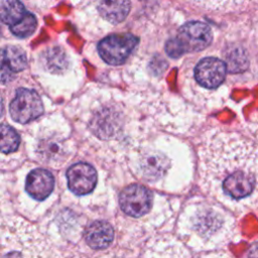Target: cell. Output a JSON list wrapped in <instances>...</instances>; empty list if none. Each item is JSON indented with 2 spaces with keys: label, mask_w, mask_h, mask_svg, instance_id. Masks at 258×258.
<instances>
[{
  "label": "cell",
  "mask_w": 258,
  "mask_h": 258,
  "mask_svg": "<svg viewBox=\"0 0 258 258\" xmlns=\"http://www.w3.org/2000/svg\"><path fill=\"white\" fill-rule=\"evenodd\" d=\"M102 17L111 23H120L126 19L131 9L130 0H101L98 6Z\"/></svg>",
  "instance_id": "obj_15"
},
{
  "label": "cell",
  "mask_w": 258,
  "mask_h": 258,
  "mask_svg": "<svg viewBox=\"0 0 258 258\" xmlns=\"http://www.w3.org/2000/svg\"><path fill=\"white\" fill-rule=\"evenodd\" d=\"M36 25L37 21L35 16L30 12H26L24 17L18 23L10 27V30L18 37H27L34 32Z\"/></svg>",
  "instance_id": "obj_20"
},
{
  "label": "cell",
  "mask_w": 258,
  "mask_h": 258,
  "mask_svg": "<svg viewBox=\"0 0 258 258\" xmlns=\"http://www.w3.org/2000/svg\"><path fill=\"white\" fill-rule=\"evenodd\" d=\"M152 200V194L147 187L134 183L122 189L119 195V206L127 216L140 218L149 212Z\"/></svg>",
  "instance_id": "obj_7"
},
{
  "label": "cell",
  "mask_w": 258,
  "mask_h": 258,
  "mask_svg": "<svg viewBox=\"0 0 258 258\" xmlns=\"http://www.w3.org/2000/svg\"><path fill=\"white\" fill-rule=\"evenodd\" d=\"M26 12L19 0H3L0 4V20L9 27L18 23Z\"/></svg>",
  "instance_id": "obj_17"
},
{
  "label": "cell",
  "mask_w": 258,
  "mask_h": 258,
  "mask_svg": "<svg viewBox=\"0 0 258 258\" xmlns=\"http://www.w3.org/2000/svg\"><path fill=\"white\" fill-rule=\"evenodd\" d=\"M0 258H61L56 248L31 223L0 214Z\"/></svg>",
  "instance_id": "obj_2"
},
{
  "label": "cell",
  "mask_w": 258,
  "mask_h": 258,
  "mask_svg": "<svg viewBox=\"0 0 258 258\" xmlns=\"http://www.w3.org/2000/svg\"><path fill=\"white\" fill-rule=\"evenodd\" d=\"M244 258H258V242L254 243L247 251Z\"/></svg>",
  "instance_id": "obj_24"
},
{
  "label": "cell",
  "mask_w": 258,
  "mask_h": 258,
  "mask_svg": "<svg viewBox=\"0 0 258 258\" xmlns=\"http://www.w3.org/2000/svg\"><path fill=\"white\" fill-rule=\"evenodd\" d=\"M192 231L200 238L208 241L221 237L225 226H229V219L220 210L212 207H202L194 215Z\"/></svg>",
  "instance_id": "obj_5"
},
{
  "label": "cell",
  "mask_w": 258,
  "mask_h": 258,
  "mask_svg": "<svg viewBox=\"0 0 258 258\" xmlns=\"http://www.w3.org/2000/svg\"><path fill=\"white\" fill-rule=\"evenodd\" d=\"M85 240L94 250L107 249L114 240V229L105 220L94 221L85 231Z\"/></svg>",
  "instance_id": "obj_13"
},
{
  "label": "cell",
  "mask_w": 258,
  "mask_h": 258,
  "mask_svg": "<svg viewBox=\"0 0 258 258\" xmlns=\"http://www.w3.org/2000/svg\"><path fill=\"white\" fill-rule=\"evenodd\" d=\"M246 56L239 48L232 50L228 54V61L226 63L227 70L231 73H240L244 71L247 67Z\"/></svg>",
  "instance_id": "obj_21"
},
{
  "label": "cell",
  "mask_w": 258,
  "mask_h": 258,
  "mask_svg": "<svg viewBox=\"0 0 258 258\" xmlns=\"http://www.w3.org/2000/svg\"><path fill=\"white\" fill-rule=\"evenodd\" d=\"M61 146L59 144V142H55V141H49L47 142L45 145H43V147L41 148V156L42 158L50 161V160H55V158H57L58 156L61 155Z\"/></svg>",
  "instance_id": "obj_22"
},
{
  "label": "cell",
  "mask_w": 258,
  "mask_h": 258,
  "mask_svg": "<svg viewBox=\"0 0 258 258\" xmlns=\"http://www.w3.org/2000/svg\"><path fill=\"white\" fill-rule=\"evenodd\" d=\"M176 38L181 43L184 52L200 51L206 48L213 40L211 27L201 21L184 23L178 30Z\"/></svg>",
  "instance_id": "obj_8"
},
{
  "label": "cell",
  "mask_w": 258,
  "mask_h": 258,
  "mask_svg": "<svg viewBox=\"0 0 258 258\" xmlns=\"http://www.w3.org/2000/svg\"><path fill=\"white\" fill-rule=\"evenodd\" d=\"M227 73L226 62L218 57H206L200 60L195 70L197 82L208 89H215L222 85Z\"/></svg>",
  "instance_id": "obj_10"
},
{
  "label": "cell",
  "mask_w": 258,
  "mask_h": 258,
  "mask_svg": "<svg viewBox=\"0 0 258 258\" xmlns=\"http://www.w3.org/2000/svg\"><path fill=\"white\" fill-rule=\"evenodd\" d=\"M165 51H166L167 55L172 57V58H178L183 53H185L181 43L179 42V40L176 37L170 38V39H168L166 41V43H165Z\"/></svg>",
  "instance_id": "obj_23"
},
{
  "label": "cell",
  "mask_w": 258,
  "mask_h": 258,
  "mask_svg": "<svg viewBox=\"0 0 258 258\" xmlns=\"http://www.w3.org/2000/svg\"><path fill=\"white\" fill-rule=\"evenodd\" d=\"M139 39L131 33L113 34L105 37L98 44V51L107 63L119 66L125 62L138 45Z\"/></svg>",
  "instance_id": "obj_4"
},
{
  "label": "cell",
  "mask_w": 258,
  "mask_h": 258,
  "mask_svg": "<svg viewBox=\"0 0 258 258\" xmlns=\"http://www.w3.org/2000/svg\"><path fill=\"white\" fill-rule=\"evenodd\" d=\"M203 187L227 205L249 207L258 200V146L236 133H217L199 150Z\"/></svg>",
  "instance_id": "obj_1"
},
{
  "label": "cell",
  "mask_w": 258,
  "mask_h": 258,
  "mask_svg": "<svg viewBox=\"0 0 258 258\" xmlns=\"http://www.w3.org/2000/svg\"><path fill=\"white\" fill-rule=\"evenodd\" d=\"M91 129L103 140L120 137L125 129V113L123 109L116 105L101 108L92 119Z\"/></svg>",
  "instance_id": "obj_3"
},
{
  "label": "cell",
  "mask_w": 258,
  "mask_h": 258,
  "mask_svg": "<svg viewBox=\"0 0 258 258\" xmlns=\"http://www.w3.org/2000/svg\"><path fill=\"white\" fill-rule=\"evenodd\" d=\"M27 67L25 52L13 45L0 48V83L11 82L15 75Z\"/></svg>",
  "instance_id": "obj_11"
},
{
  "label": "cell",
  "mask_w": 258,
  "mask_h": 258,
  "mask_svg": "<svg viewBox=\"0 0 258 258\" xmlns=\"http://www.w3.org/2000/svg\"><path fill=\"white\" fill-rule=\"evenodd\" d=\"M20 143L18 133L9 125H0V151L11 153L17 150Z\"/></svg>",
  "instance_id": "obj_19"
},
{
  "label": "cell",
  "mask_w": 258,
  "mask_h": 258,
  "mask_svg": "<svg viewBox=\"0 0 258 258\" xmlns=\"http://www.w3.org/2000/svg\"><path fill=\"white\" fill-rule=\"evenodd\" d=\"M9 110L14 121L26 124L42 114L43 106L40 97L35 91L21 88L16 91Z\"/></svg>",
  "instance_id": "obj_6"
},
{
  "label": "cell",
  "mask_w": 258,
  "mask_h": 258,
  "mask_svg": "<svg viewBox=\"0 0 258 258\" xmlns=\"http://www.w3.org/2000/svg\"><path fill=\"white\" fill-rule=\"evenodd\" d=\"M54 177L52 173L43 168H36L30 171L26 177L25 190L36 201H43L52 192Z\"/></svg>",
  "instance_id": "obj_12"
},
{
  "label": "cell",
  "mask_w": 258,
  "mask_h": 258,
  "mask_svg": "<svg viewBox=\"0 0 258 258\" xmlns=\"http://www.w3.org/2000/svg\"><path fill=\"white\" fill-rule=\"evenodd\" d=\"M168 159L160 152H144L139 160V171L143 178L147 180H156L162 177L168 169Z\"/></svg>",
  "instance_id": "obj_14"
},
{
  "label": "cell",
  "mask_w": 258,
  "mask_h": 258,
  "mask_svg": "<svg viewBox=\"0 0 258 258\" xmlns=\"http://www.w3.org/2000/svg\"><path fill=\"white\" fill-rule=\"evenodd\" d=\"M2 26H1V20H0V36H1V32H2Z\"/></svg>",
  "instance_id": "obj_25"
},
{
  "label": "cell",
  "mask_w": 258,
  "mask_h": 258,
  "mask_svg": "<svg viewBox=\"0 0 258 258\" xmlns=\"http://www.w3.org/2000/svg\"><path fill=\"white\" fill-rule=\"evenodd\" d=\"M68 185L71 191L85 196L93 191L97 184V171L89 163L78 162L67 170Z\"/></svg>",
  "instance_id": "obj_9"
},
{
  "label": "cell",
  "mask_w": 258,
  "mask_h": 258,
  "mask_svg": "<svg viewBox=\"0 0 258 258\" xmlns=\"http://www.w3.org/2000/svg\"><path fill=\"white\" fill-rule=\"evenodd\" d=\"M41 61L45 69L53 74L63 72L69 64L66 52L58 46H53L43 51Z\"/></svg>",
  "instance_id": "obj_18"
},
{
  "label": "cell",
  "mask_w": 258,
  "mask_h": 258,
  "mask_svg": "<svg viewBox=\"0 0 258 258\" xmlns=\"http://www.w3.org/2000/svg\"><path fill=\"white\" fill-rule=\"evenodd\" d=\"M199 7L215 11H235L257 4L258 0H184Z\"/></svg>",
  "instance_id": "obj_16"
}]
</instances>
